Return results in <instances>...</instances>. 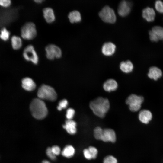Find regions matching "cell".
I'll list each match as a JSON object with an SVG mask.
<instances>
[{
  "instance_id": "obj_14",
  "label": "cell",
  "mask_w": 163,
  "mask_h": 163,
  "mask_svg": "<svg viewBox=\"0 0 163 163\" xmlns=\"http://www.w3.org/2000/svg\"><path fill=\"white\" fill-rule=\"evenodd\" d=\"M116 46L113 43L109 42L105 43L102 48L103 54L106 56H110L114 53Z\"/></svg>"
},
{
  "instance_id": "obj_8",
  "label": "cell",
  "mask_w": 163,
  "mask_h": 163,
  "mask_svg": "<svg viewBox=\"0 0 163 163\" xmlns=\"http://www.w3.org/2000/svg\"><path fill=\"white\" fill-rule=\"evenodd\" d=\"M45 51L46 57L49 60L59 58L62 55L60 48L54 44H50L47 45L45 48Z\"/></svg>"
},
{
  "instance_id": "obj_29",
  "label": "cell",
  "mask_w": 163,
  "mask_h": 163,
  "mask_svg": "<svg viewBox=\"0 0 163 163\" xmlns=\"http://www.w3.org/2000/svg\"><path fill=\"white\" fill-rule=\"evenodd\" d=\"M68 101L66 99H63L60 101L58 106L57 107L58 110H61L62 109L66 108L68 105Z\"/></svg>"
},
{
  "instance_id": "obj_19",
  "label": "cell",
  "mask_w": 163,
  "mask_h": 163,
  "mask_svg": "<svg viewBox=\"0 0 163 163\" xmlns=\"http://www.w3.org/2000/svg\"><path fill=\"white\" fill-rule=\"evenodd\" d=\"M151 113L149 110H141L139 114V118L140 121L145 124L148 123L152 118Z\"/></svg>"
},
{
  "instance_id": "obj_13",
  "label": "cell",
  "mask_w": 163,
  "mask_h": 163,
  "mask_svg": "<svg viewBox=\"0 0 163 163\" xmlns=\"http://www.w3.org/2000/svg\"><path fill=\"white\" fill-rule=\"evenodd\" d=\"M43 12L44 18L47 23L50 24L55 21V16L52 8L49 7L45 8L43 9Z\"/></svg>"
},
{
  "instance_id": "obj_7",
  "label": "cell",
  "mask_w": 163,
  "mask_h": 163,
  "mask_svg": "<svg viewBox=\"0 0 163 163\" xmlns=\"http://www.w3.org/2000/svg\"><path fill=\"white\" fill-rule=\"evenodd\" d=\"M102 20L105 22L114 23L116 20V16L114 10L108 6L104 7L99 13Z\"/></svg>"
},
{
  "instance_id": "obj_25",
  "label": "cell",
  "mask_w": 163,
  "mask_h": 163,
  "mask_svg": "<svg viewBox=\"0 0 163 163\" xmlns=\"http://www.w3.org/2000/svg\"><path fill=\"white\" fill-rule=\"evenodd\" d=\"M154 7L159 13L163 14V2L161 0H156L154 2Z\"/></svg>"
},
{
  "instance_id": "obj_20",
  "label": "cell",
  "mask_w": 163,
  "mask_h": 163,
  "mask_svg": "<svg viewBox=\"0 0 163 163\" xmlns=\"http://www.w3.org/2000/svg\"><path fill=\"white\" fill-rule=\"evenodd\" d=\"M68 18L70 22L72 23L79 22L82 19L80 13L76 10L70 12L68 15Z\"/></svg>"
},
{
  "instance_id": "obj_27",
  "label": "cell",
  "mask_w": 163,
  "mask_h": 163,
  "mask_svg": "<svg viewBox=\"0 0 163 163\" xmlns=\"http://www.w3.org/2000/svg\"><path fill=\"white\" fill-rule=\"evenodd\" d=\"M103 163H118L117 159L112 155H108L104 158Z\"/></svg>"
},
{
  "instance_id": "obj_12",
  "label": "cell",
  "mask_w": 163,
  "mask_h": 163,
  "mask_svg": "<svg viewBox=\"0 0 163 163\" xmlns=\"http://www.w3.org/2000/svg\"><path fill=\"white\" fill-rule=\"evenodd\" d=\"M156 15L154 10L152 8L147 7L144 8L142 11L143 18L148 22L153 21Z\"/></svg>"
},
{
  "instance_id": "obj_37",
  "label": "cell",
  "mask_w": 163,
  "mask_h": 163,
  "mask_svg": "<svg viewBox=\"0 0 163 163\" xmlns=\"http://www.w3.org/2000/svg\"></svg>"
},
{
  "instance_id": "obj_22",
  "label": "cell",
  "mask_w": 163,
  "mask_h": 163,
  "mask_svg": "<svg viewBox=\"0 0 163 163\" xmlns=\"http://www.w3.org/2000/svg\"><path fill=\"white\" fill-rule=\"evenodd\" d=\"M120 68L124 72L129 73L132 71L133 69V66L130 61L127 60L122 62L120 63Z\"/></svg>"
},
{
  "instance_id": "obj_35",
  "label": "cell",
  "mask_w": 163,
  "mask_h": 163,
  "mask_svg": "<svg viewBox=\"0 0 163 163\" xmlns=\"http://www.w3.org/2000/svg\"><path fill=\"white\" fill-rule=\"evenodd\" d=\"M35 2L38 3H40L42 2L44 0H33Z\"/></svg>"
},
{
  "instance_id": "obj_32",
  "label": "cell",
  "mask_w": 163,
  "mask_h": 163,
  "mask_svg": "<svg viewBox=\"0 0 163 163\" xmlns=\"http://www.w3.org/2000/svg\"><path fill=\"white\" fill-rule=\"evenodd\" d=\"M46 154L48 157L52 160H55L56 158V156L52 152L51 148L49 147L46 150Z\"/></svg>"
},
{
  "instance_id": "obj_30",
  "label": "cell",
  "mask_w": 163,
  "mask_h": 163,
  "mask_svg": "<svg viewBox=\"0 0 163 163\" xmlns=\"http://www.w3.org/2000/svg\"><path fill=\"white\" fill-rule=\"evenodd\" d=\"M75 113V110L71 108L68 109L66 112V117L68 120H72Z\"/></svg>"
},
{
  "instance_id": "obj_16",
  "label": "cell",
  "mask_w": 163,
  "mask_h": 163,
  "mask_svg": "<svg viewBox=\"0 0 163 163\" xmlns=\"http://www.w3.org/2000/svg\"><path fill=\"white\" fill-rule=\"evenodd\" d=\"M22 86L25 90L30 91L35 89L36 85L34 81L31 78L26 77L22 80Z\"/></svg>"
},
{
  "instance_id": "obj_15",
  "label": "cell",
  "mask_w": 163,
  "mask_h": 163,
  "mask_svg": "<svg viewBox=\"0 0 163 163\" xmlns=\"http://www.w3.org/2000/svg\"><path fill=\"white\" fill-rule=\"evenodd\" d=\"M76 123L72 120H68L66 121L65 125L63 126V128L70 134H75L77 131Z\"/></svg>"
},
{
  "instance_id": "obj_34",
  "label": "cell",
  "mask_w": 163,
  "mask_h": 163,
  "mask_svg": "<svg viewBox=\"0 0 163 163\" xmlns=\"http://www.w3.org/2000/svg\"><path fill=\"white\" fill-rule=\"evenodd\" d=\"M84 155L86 159L90 160L92 159L91 155L88 149H85L83 150Z\"/></svg>"
},
{
  "instance_id": "obj_17",
  "label": "cell",
  "mask_w": 163,
  "mask_h": 163,
  "mask_svg": "<svg viewBox=\"0 0 163 163\" xmlns=\"http://www.w3.org/2000/svg\"><path fill=\"white\" fill-rule=\"evenodd\" d=\"M117 87L118 84L117 82L112 79H109L106 81L103 85L104 90L109 92L115 91L117 89Z\"/></svg>"
},
{
  "instance_id": "obj_24",
  "label": "cell",
  "mask_w": 163,
  "mask_h": 163,
  "mask_svg": "<svg viewBox=\"0 0 163 163\" xmlns=\"http://www.w3.org/2000/svg\"><path fill=\"white\" fill-rule=\"evenodd\" d=\"M10 33L6 28H2L0 32V38L4 41H6L9 38Z\"/></svg>"
},
{
  "instance_id": "obj_2",
  "label": "cell",
  "mask_w": 163,
  "mask_h": 163,
  "mask_svg": "<svg viewBox=\"0 0 163 163\" xmlns=\"http://www.w3.org/2000/svg\"><path fill=\"white\" fill-rule=\"evenodd\" d=\"M30 110L34 117L40 120L44 118L47 114V109L45 103L40 98L34 99L30 105Z\"/></svg>"
},
{
  "instance_id": "obj_6",
  "label": "cell",
  "mask_w": 163,
  "mask_h": 163,
  "mask_svg": "<svg viewBox=\"0 0 163 163\" xmlns=\"http://www.w3.org/2000/svg\"><path fill=\"white\" fill-rule=\"evenodd\" d=\"M144 98L142 97L132 94L127 98L126 103L128 105L129 109L131 111L136 112L140 109L141 104Z\"/></svg>"
},
{
  "instance_id": "obj_18",
  "label": "cell",
  "mask_w": 163,
  "mask_h": 163,
  "mask_svg": "<svg viewBox=\"0 0 163 163\" xmlns=\"http://www.w3.org/2000/svg\"><path fill=\"white\" fill-rule=\"evenodd\" d=\"M162 72L159 68L155 66L151 67L148 75L149 78L156 80L162 75Z\"/></svg>"
},
{
  "instance_id": "obj_31",
  "label": "cell",
  "mask_w": 163,
  "mask_h": 163,
  "mask_svg": "<svg viewBox=\"0 0 163 163\" xmlns=\"http://www.w3.org/2000/svg\"><path fill=\"white\" fill-rule=\"evenodd\" d=\"M11 0H0V5L3 7H9L11 4Z\"/></svg>"
},
{
  "instance_id": "obj_11",
  "label": "cell",
  "mask_w": 163,
  "mask_h": 163,
  "mask_svg": "<svg viewBox=\"0 0 163 163\" xmlns=\"http://www.w3.org/2000/svg\"><path fill=\"white\" fill-rule=\"evenodd\" d=\"M116 139V134L113 130L110 128H106L103 129L101 140L104 142H114Z\"/></svg>"
},
{
  "instance_id": "obj_9",
  "label": "cell",
  "mask_w": 163,
  "mask_h": 163,
  "mask_svg": "<svg viewBox=\"0 0 163 163\" xmlns=\"http://www.w3.org/2000/svg\"><path fill=\"white\" fill-rule=\"evenodd\" d=\"M149 38L151 41L157 42L163 39V28L160 26H155L149 32Z\"/></svg>"
},
{
  "instance_id": "obj_28",
  "label": "cell",
  "mask_w": 163,
  "mask_h": 163,
  "mask_svg": "<svg viewBox=\"0 0 163 163\" xmlns=\"http://www.w3.org/2000/svg\"><path fill=\"white\" fill-rule=\"evenodd\" d=\"M91 155L92 159H94L96 158L98 153V150L95 147L93 146H90L88 148Z\"/></svg>"
},
{
  "instance_id": "obj_23",
  "label": "cell",
  "mask_w": 163,
  "mask_h": 163,
  "mask_svg": "<svg viewBox=\"0 0 163 163\" xmlns=\"http://www.w3.org/2000/svg\"><path fill=\"white\" fill-rule=\"evenodd\" d=\"M75 152L74 147L70 145L66 146L61 152L62 155L65 157L70 158L73 156Z\"/></svg>"
},
{
  "instance_id": "obj_21",
  "label": "cell",
  "mask_w": 163,
  "mask_h": 163,
  "mask_svg": "<svg viewBox=\"0 0 163 163\" xmlns=\"http://www.w3.org/2000/svg\"><path fill=\"white\" fill-rule=\"evenodd\" d=\"M11 42L12 47L14 50H18L22 47V41L21 38L18 36H12L11 38Z\"/></svg>"
},
{
  "instance_id": "obj_5",
  "label": "cell",
  "mask_w": 163,
  "mask_h": 163,
  "mask_svg": "<svg viewBox=\"0 0 163 163\" xmlns=\"http://www.w3.org/2000/svg\"><path fill=\"white\" fill-rule=\"evenodd\" d=\"M23 56L24 59L34 64H38L39 58L34 47L32 45L27 46L24 49Z\"/></svg>"
},
{
  "instance_id": "obj_10",
  "label": "cell",
  "mask_w": 163,
  "mask_h": 163,
  "mask_svg": "<svg viewBox=\"0 0 163 163\" xmlns=\"http://www.w3.org/2000/svg\"><path fill=\"white\" fill-rule=\"evenodd\" d=\"M132 8L131 3L125 0L122 1L119 3L117 11L119 15L125 17L130 12Z\"/></svg>"
},
{
  "instance_id": "obj_4",
  "label": "cell",
  "mask_w": 163,
  "mask_h": 163,
  "mask_svg": "<svg viewBox=\"0 0 163 163\" xmlns=\"http://www.w3.org/2000/svg\"><path fill=\"white\" fill-rule=\"evenodd\" d=\"M37 34V31L36 25L33 22H27L21 28V37L24 40H32L35 38Z\"/></svg>"
},
{
  "instance_id": "obj_1",
  "label": "cell",
  "mask_w": 163,
  "mask_h": 163,
  "mask_svg": "<svg viewBox=\"0 0 163 163\" xmlns=\"http://www.w3.org/2000/svg\"><path fill=\"white\" fill-rule=\"evenodd\" d=\"M89 106L95 115L103 118L109 110L110 104L107 98L99 97L91 101Z\"/></svg>"
},
{
  "instance_id": "obj_33",
  "label": "cell",
  "mask_w": 163,
  "mask_h": 163,
  "mask_svg": "<svg viewBox=\"0 0 163 163\" xmlns=\"http://www.w3.org/2000/svg\"><path fill=\"white\" fill-rule=\"evenodd\" d=\"M51 149L53 153L56 155H59L61 152L60 148L57 145H54L51 148Z\"/></svg>"
},
{
  "instance_id": "obj_26",
  "label": "cell",
  "mask_w": 163,
  "mask_h": 163,
  "mask_svg": "<svg viewBox=\"0 0 163 163\" xmlns=\"http://www.w3.org/2000/svg\"><path fill=\"white\" fill-rule=\"evenodd\" d=\"M103 129L100 127H96L94 130V136L95 138L98 140H101Z\"/></svg>"
},
{
  "instance_id": "obj_36",
  "label": "cell",
  "mask_w": 163,
  "mask_h": 163,
  "mask_svg": "<svg viewBox=\"0 0 163 163\" xmlns=\"http://www.w3.org/2000/svg\"><path fill=\"white\" fill-rule=\"evenodd\" d=\"M42 163H50L49 161L46 160L43 161Z\"/></svg>"
},
{
  "instance_id": "obj_3",
  "label": "cell",
  "mask_w": 163,
  "mask_h": 163,
  "mask_svg": "<svg viewBox=\"0 0 163 163\" xmlns=\"http://www.w3.org/2000/svg\"><path fill=\"white\" fill-rule=\"evenodd\" d=\"M37 95L39 98L54 101L57 98V94L52 87L45 85H42L38 89Z\"/></svg>"
}]
</instances>
